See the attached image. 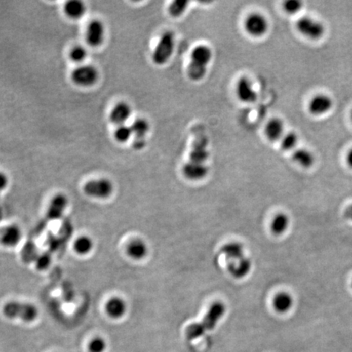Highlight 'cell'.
Instances as JSON below:
<instances>
[{
    "label": "cell",
    "instance_id": "obj_1",
    "mask_svg": "<svg viewBox=\"0 0 352 352\" xmlns=\"http://www.w3.org/2000/svg\"><path fill=\"white\" fill-rule=\"evenodd\" d=\"M213 57L211 48L207 45H198L190 55L189 65L187 69L188 77L194 82L203 80L207 74V67Z\"/></svg>",
    "mask_w": 352,
    "mask_h": 352
},
{
    "label": "cell",
    "instance_id": "obj_2",
    "mask_svg": "<svg viewBox=\"0 0 352 352\" xmlns=\"http://www.w3.org/2000/svg\"><path fill=\"white\" fill-rule=\"evenodd\" d=\"M3 313L9 319H20L26 323H31L38 317V309L30 302L13 301L4 306Z\"/></svg>",
    "mask_w": 352,
    "mask_h": 352
},
{
    "label": "cell",
    "instance_id": "obj_3",
    "mask_svg": "<svg viewBox=\"0 0 352 352\" xmlns=\"http://www.w3.org/2000/svg\"><path fill=\"white\" fill-rule=\"evenodd\" d=\"M175 40L174 33L171 31L165 32L161 36L152 52V60L158 65H163L169 61L175 50Z\"/></svg>",
    "mask_w": 352,
    "mask_h": 352
},
{
    "label": "cell",
    "instance_id": "obj_4",
    "mask_svg": "<svg viewBox=\"0 0 352 352\" xmlns=\"http://www.w3.org/2000/svg\"><path fill=\"white\" fill-rule=\"evenodd\" d=\"M84 192L89 198L104 200L113 195L114 185L109 179L99 178L87 182L84 186Z\"/></svg>",
    "mask_w": 352,
    "mask_h": 352
},
{
    "label": "cell",
    "instance_id": "obj_5",
    "mask_svg": "<svg viewBox=\"0 0 352 352\" xmlns=\"http://www.w3.org/2000/svg\"><path fill=\"white\" fill-rule=\"evenodd\" d=\"M296 29L302 35L311 40H321L325 33V28L321 21L312 17H302L296 22Z\"/></svg>",
    "mask_w": 352,
    "mask_h": 352
},
{
    "label": "cell",
    "instance_id": "obj_6",
    "mask_svg": "<svg viewBox=\"0 0 352 352\" xmlns=\"http://www.w3.org/2000/svg\"><path fill=\"white\" fill-rule=\"evenodd\" d=\"M99 71L92 65H80L71 73V80L77 86L89 88L98 81Z\"/></svg>",
    "mask_w": 352,
    "mask_h": 352
},
{
    "label": "cell",
    "instance_id": "obj_7",
    "mask_svg": "<svg viewBox=\"0 0 352 352\" xmlns=\"http://www.w3.org/2000/svg\"><path fill=\"white\" fill-rule=\"evenodd\" d=\"M244 28L249 35L259 38L268 31V20L262 13H252L245 19Z\"/></svg>",
    "mask_w": 352,
    "mask_h": 352
},
{
    "label": "cell",
    "instance_id": "obj_8",
    "mask_svg": "<svg viewBox=\"0 0 352 352\" xmlns=\"http://www.w3.org/2000/svg\"><path fill=\"white\" fill-rule=\"evenodd\" d=\"M85 38L90 46L100 47L105 38V26L102 21L99 19L90 21L86 29Z\"/></svg>",
    "mask_w": 352,
    "mask_h": 352
},
{
    "label": "cell",
    "instance_id": "obj_9",
    "mask_svg": "<svg viewBox=\"0 0 352 352\" xmlns=\"http://www.w3.org/2000/svg\"><path fill=\"white\" fill-rule=\"evenodd\" d=\"M225 305L223 304V302H216L213 303L202 322L199 323L201 327L206 332L215 329L218 322L225 314Z\"/></svg>",
    "mask_w": 352,
    "mask_h": 352
},
{
    "label": "cell",
    "instance_id": "obj_10",
    "mask_svg": "<svg viewBox=\"0 0 352 352\" xmlns=\"http://www.w3.org/2000/svg\"><path fill=\"white\" fill-rule=\"evenodd\" d=\"M236 93L242 102L243 103H254L256 101L257 92L254 90L252 82L250 81L249 77L243 76L240 77L237 82L236 85Z\"/></svg>",
    "mask_w": 352,
    "mask_h": 352
},
{
    "label": "cell",
    "instance_id": "obj_11",
    "mask_svg": "<svg viewBox=\"0 0 352 352\" xmlns=\"http://www.w3.org/2000/svg\"><path fill=\"white\" fill-rule=\"evenodd\" d=\"M333 106L331 97L325 94H317L310 99L308 104V110L310 114L321 116L329 113Z\"/></svg>",
    "mask_w": 352,
    "mask_h": 352
},
{
    "label": "cell",
    "instance_id": "obj_12",
    "mask_svg": "<svg viewBox=\"0 0 352 352\" xmlns=\"http://www.w3.org/2000/svg\"><path fill=\"white\" fill-rule=\"evenodd\" d=\"M132 107L125 101H120L115 104L109 113V120L115 125L126 124L132 115Z\"/></svg>",
    "mask_w": 352,
    "mask_h": 352
},
{
    "label": "cell",
    "instance_id": "obj_13",
    "mask_svg": "<svg viewBox=\"0 0 352 352\" xmlns=\"http://www.w3.org/2000/svg\"><path fill=\"white\" fill-rule=\"evenodd\" d=\"M208 172V167L204 163H193L189 161L183 166V175L190 180H201L204 179Z\"/></svg>",
    "mask_w": 352,
    "mask_h": 352
},
{
    "label": "cell",
    "instance_id": "obj_14",
    "mask_svg": "<svg viewBox=\"0 0 352 352\" xmlns=\"http://www.w3.org/2000/svg\"><path fill=\"white\" fill-rule=\"evenodd\" d=\"M127 310V302L120 297L111 298L105 304V311L112 319H120L125 316Z\"/></svg>",
    "mask_w": 352,
    "mask_h": 352
},
{
    "label": "cell",
    "instance_id": "obj_15",
    "mask_svg": "<svg viewBox=\"0 0 352 352\" xmlns=\"http://www.w3.org/2000/svg\"><path fill=\"white\" fill-rule=\"evenodd\" d=\"M69 204V200L64 194H57L52 198L48 207V216L51 219H57L62 216Z\"/></svg>",
    "mask_w": 352,
    "mask_h": 352
},
{
    "label": "cell",
    "instance_id": "obj_16",
    "mask_svg": "<svg viewBox=\"0 0 352 352\" xmlns=\"http://www.w3.org/2000/svg\"><path fill=\"white\" fill-rule=\"evenodd\" d=\"M21 238H22V231L21 228L18 226L13 224L5 227L1 235L0 242L4 246L12 248L19 244Z\"/></svg>",
    "mask_w": 352,
    "mask_h": 352
},
{
    "label": "cell",
    "instance_id": "obj_17",
    "mask_svg": "<svg viewBox=\"0 0 352 352\" xmlns=\"http://www.w3.org/2000/svg\"><path fill=\"white\" fill-rule=\"evenodd\" d=\"M285 132V124L281 119H274L269 120L264 128L266 137L270 141L275 142L281 140L283 137Z\"/></svg>",
    "mask_w": 352,
    "mask_h": 352
},
{
    "label": "cell",
    "instance_id": "obj_18",
    "mask_svg": "<svg viewBox=\"0 0 352 352\" xmlns=\"http://www.w3.org/2000/svg\"><path fill=\"white\" fill-rule=\"evenodd\" d=\"M209 158V152L207 150V141L205 138L196 140L192 144V149L189 153L190 162L193 163H204Z\"/></svg>",
    "mask_w": 352,
    "mask_h": 352
},
{
    "label": "cell",
    "instance_id": "obj_19",
    "mask_svg": "<svg viewBox=\"0 0 352 352\" xmlns=\"http://www.w3.org/2000/svg\"><path fill=\"white\" fill-rule=\"evenodd\" d=\"M251 267H252V263L250 258L244 257L241 260L231 262L228 264L227 270L232 277L237 279H242L248 275Z\"/></svg>",
    "mask_w": 352,
    "mask_h": 352
},
{
    "label": "cell",
    "instance_id": "obj_20",
    "mask_svg": "<svg viewBox=\"0 0 352 352\" xmlns=\"http://www.w3.org/2000/svg\"><path fill=\"white\" fill-rule=\"evenodd\" d=\"M148 246L140 239L133 240L127 246V255L134 260H141L148 254Z\"/></svg>",
    "mask_w": 352,
    "mask_h": 352
},
{
    "label": "cell",
    "instance_id": "obj_21",
    "mask_svg": "<svg viewBox=\"0 0 352 352\" xmlns=\"http://www.w3.org/2000/svg\"><path fill=\"white\" fill-rule=\"evenodd\" d=\"M64 10L67 17L73 20L80 19L86 14L87 7L80 0H69L65 3Z\"/></svg>",
    "mask_w": 352,
    "mask_h": 352
},
{
    "label": "cell",
    "instance_id": "obj_22",
    "mask_svg": "<svg viewBox=\"0 0 352 352\" xmlns=\"http://www.w3.org/2000/svg\"><path fill=\"white\" fill-rule=\"evenodd\" d=\"M227 259L231 262H237L244 258V248L238 242H231L223 246L221 250Z\"/></svg>",
    "mask_w": 352,
    "mask_h": 352
},
{
    "label": "cell",
    "instance_id": "obj_23",
    "mask_svg": "<svg viewBox=\"0 0 352 352\" xmlns=\"http://www.w3.org/2000/svg\"><path fill=\"white\" fill-rule=\"evenodd\" d=\"M94 248V242L88 236H80L74 241L73 250L77 255L85 256L92 252Z\"/></svg>",
    "mask_w": 352,
    "mask_h": 352
},
{
    "label": "cell",
    "instance_id": "obj_24",
    "mask_svg": "<svg viewBox=\"0 0 352 352\" xmlns=\"http://www.w3.org/2000/svg\"><path fill=\"white\" fill-rule=\"evenodd\" d=\"M294 163L305 168H309L314 164L315 159L312 153L306 148L295 149L292 154Z\"/></svg>",
    "mask_w": 352,
    "mask_h": 352
},
{
    "label": "cell",
    "instance_id": "obj_25",
    "mask_svg": "<svg viewBox=\"0 0 352 352\" xmlns=\"http://www.w3.org/2000/svg\"><path fill=\"white\" fill-rule=\"evenodd\" d=\"M293 304H294V300H293L292 296L288 293H285V292L277 294L275 297L274 302H273V305H274L276 310L278 312L281 313L289 311L293 306Z\"/></svg>",
    "mask_w": 352,
    "mask_h": 352
},
{
    "label": "cell",
    "instance_id": "obj_26",
    "mask_svg": "<svg viewBox=\"0 0 352 352\" xmlns=\"http://www.w3.org/2000/svg\"><path fill=\"white\" fill-rule=\"evenodd\" d=\"M131 126L134 137L136 139H145L147 134L149 132L150 125L144 118H139L132 123Z\"/></svg>",
    "mask_w": 352,
    "mask_h": 352
},
{
    "label": "cell",
    "instance_id": "obj_27",
    "mask_svg": "<svg viewBox=\"0 0 352 352\" xmlns=\"http://www.w3.org/2000/svg\"><path fill=\"white\" fill-rule=\"evenodd\" d=\"M290 226V219L285 214H278L273 219L271 224V230L275 235L279 236L283 234Z\"/></svg>",
    "mask_w": 352,
    "mask_h": 352
},
{
    "label": "cell",
    "instance_id": "obj_28",
    "mask_svg": "<svg viewBox=\"0 0 352 352\" xmlns=\"http://www.w3.org/2000/svg\"><path fill=\"white\" fill-rule=\"evenodd\" d=\"M113 136L116 141L119 143H126L133 136L131 126H127V124L117 126V128L113 132Z\"/></svg>",
    "mask_w": 352,
    "mask_h": 352
},
{
    "label": "cell",
    "instance_id": "obj_29",
    "mask_svg": "<svg viewBox=\"0 0 352 352\" xmlns=\"http://www.w3.org/2000/svg\"><path fill=\"white\" fill-rule=\"evenodd\" d=\"M189 2L184 1V0H176L171 3V5L168 7V13L171 17H179L188 9Z\"/></svg>",
    "mask_w": 352,
    "mask_h": 352
},
{
    "label": "cell",
    "instance_id": "obj_30",
    "mask_svg": "<svg viewBox=\"0 0 352 352\" xmlns=\"http://www.w3.org/2000/svg\"><path fill=\"white\" fill-rule=\"evenodd\" d=\"M298 137L295 132H288L281 139V146L285 151L293 150L298 144Z\"/></svg>",
    "mask_w": 352,
    "mask_h": 352
},
{
    "label": "cell",
    "instance_id": "obj_31",
    "mask_svg": "<svg viewBox=\"0 0 352 352\" xmlns=\"http://www.w3.org/2000/svg\"><path fill=\"white\" fill-rule=\"evenodd\" d=\"M88 50L81 45H77V46L71 48L69 53V59L71 61L77 63V64H81V63L84 62L88 57Z\"/></svg>",
    "mask_w": 352,
    "mask_h": 352
},
{
    "label": "cell",
    "instance_id": "obj_32",
    "mask_svg": "<svg viewBox=\"0 0 352 352\" xmlns=\"http://www.w3.org/2000/svg\"><path fill=\"white\" fill-rule=\"evenodd\" d=\"M303 4L299 0H288L283 4V9L288 14L294 15L302 10Z\"/></svg>",
    "mask_w": 352,
    "mask_h": 352
},
{
    "label": "cell",
    "instance_id": "obj_33",
    "mask_svg": "<svg viewBox=\"0 0 352 352\" xmlns=\"http://www.w3.org/2000/svg\"><path fill=\"white\" fill-rule=\"evenodd\" d=\"M206 331L201 327L200 324L195 323L188 326L186 331V336L188 340H195L204 335Z\"/></svg>",
    "mask_w": 352,
    "mask_h": 352
},
{
    "label": "cell",
    "instance_id": "obj_34",
    "mask_svg": "<svg viewBox=\"0 0 352 352\" xmlns=\"http://www.w3.org/2000/svg\"><path fill=\"white\" fill-rule=\"evenodd\" d=\"M107 343L104 338H93L90 342L88 349L90 352H104L106 350Z\"/></svg>",
    "mask_w": 352,
    "mask_h": 352
},
{
    "label": "cell",
    "instance_id": "obj_35",
    "mask_svg": "<svg viewBox=\"0 0 352 352\" xmlns=\"http://www.w3.org/2000/svg\"><path fill=\"white\" fill-rule=\"evenodd\" d=\"M9 176L3 172V171H0V192L4 191V190L6 189L9 186Z\"/></svg>",
    "mask_w": 352,
    "mask_h": 352
},
{
    "label": "cell",
    "instance_id": "obj_36",
    "mask_svg": "<svg viewBox=\"0 0 352 352\" xmlns=\"http://www.w3.org/2000/svg\"><path fill=\"white\" fill-rule=\"evenodd\" d=\"M132 145H133V148L136 149V150H141L145 147L146 139H136L135 138Z\"/></svg>",
    "mask_w": 352,
    "mask_h": 352
},
{
    "label": "cell",
    "instance_id": "obj_37",
    "mask_svg": "<svg viewBox=\"0 0 352 352\" xmlns=\"http://www.w3.org/2000/svg\"><path fill=\"white\" fill-rule=\"evenodd\" d=\"M41 260L38 262V268H47L48 264L50 263V258H48L47 255L45 256H43L41 258Z\"/></svg>",
    "mask_w": 352,
    "mask_h": 352
},
{
    "label": "cell",
    "instance_id": "obj_38",
    "mask_svg": "<svg viewBox=\"0 0 352 352\" xmlns=\"http://www.w3.org/2000/svg\"><path fill=\"white\" fill-rule=\"evenodd\" d=\"M344 216L346 217V219L352 221V204L348 206L345 211H344Z\"/></svg>",
    "mask_w": 352,
    "mask_h": 352
},
{
    "label": "cell",
    "instance_id": "obj_39",
    "mask_svg": "<svg viewBox=\"0 0 352 352\" xmlns=\"http://www.w3.org/2000/svg\"><path fill=\"white\" fill-rule=\"evenodd\" d=\"M346 163L352 169V148H350V151L347 152V155H346Z\"/></svg>",
    "mask_w": 352,
    "mask_h": 352
},
{
    "label": "cell",
    "instance_id": "obj_40",
    "mask_svg": "<svg viewBox=\"0 0 352 352\" xmlns=\"http://www.w3.org/2000/svg\"><path fill=\"white\" fill-rule=\"evenodd\" d=\"M350 120H351V123H352V110H351V112H350Z\"/></svg>",
    "mask_w": 352,
    "mask_h": 352
},
{
    "label": "cell",
    "instance_id": "obj_41",
    "mask_svg": "<svg viewBox=\"0 0 352 352\" xmlns=\"http://www.w3.org/2000/svg\"><path fill=\"white\" fill-rule=\"evenodd\" d=\"M351 287H352V283H351Z\"/></svg>",
    "mask_w": 352,
    "mask_h": 352
}]
</instances>
